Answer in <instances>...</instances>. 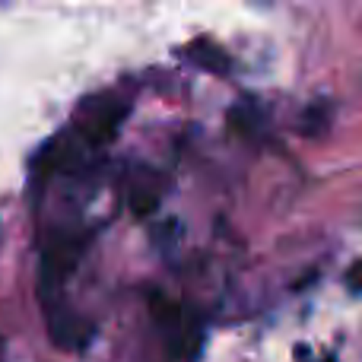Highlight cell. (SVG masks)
Returning <instances> with one entry per match:
<instances>
[{
	"mask_svg": "<svg viewBox=\"0 0 362 362\" xmlns=\"http://www.w3.org/2000/svg\"><path fill=\"white\" fill-rule=\"evenodd\" d=\"M83 251H86V235L74 229H57L42 248V267H38V296L45 305L61 299V289L67 276L76 270Z\"/></svg>",
	"mask_w": 362,
	"mask_h": 362,
	"instance_id": "cell-1",
	"label": "cell"
},
{
	"mask_svg": "<svg viewBox=\"0 0 362 362\" xmlns=\"http://www.w3.org/2000/svg\"><path fill=\"white\" fill-rule=\"evenodd\" d=\"M153 318H156L172 356L187 359V362L197 359L200 346H204V331H200L197 315L187 312L178 302H169V299H163V296H156V299H153Z\"/></svg>",
	"mask_w": 362,
	"mask_h": 362,
	"instance_id": "cell-2",
	"label": "cell"
},
{
	"mask_svg": "<svg viewBox=\"0 0 362 362\" xmlns=\"http://www.w3.org/2000/svg\"><path fill=\"white\" fill-rule=\"evenodd\" d=\"M127 108L121 102H112V99H102V102H93V105L83 112L80 118V140L86 146H105L118 137V127L124 121Z\"/></svg>",
	"mask_w": 362,
	"mask_h": 362,
	"instance_id": "cell-3",
	"label": "cell"
},
{
	"mask_svg": "<svg viewBox=\"0 0 362 362\" xmlns=\"http://www.w3.org/2000/svg\"><path fill=\"white\" fill-rule=\"evenodd\" d=\"M45 315H48L51 344L61 346V350H86V344L93 340V325H89L86 318L70 312L61 299L45 305Z\"/></svg>",
	"mask_w": 362,
	"mask_h": 362,
	"instance_id": "cell-4",
	"label": "cell"
},
{
	"mask_svg": "<svg viewBox=\"0 0 362 362\" xmlns=\"http://www.w3.org/2000/svg\"><path fill=\"white\" fill-rule=\"evenodd\" d=\"M185 54L191 57L197 67H206L210 74H229V57H226V51H219L216 45L194 42L191 48H185Z\"/></svg>",
	"mask_w": 362,
	"mask_h": 362,
	"instance_id": "cell-5",
	"label": "cell"
},
{
	"mask_svg": "<svg viewBox=\"0 0 362 362\" xmlns=\"http://www.w3.org/2000/svg\"><path fill=\"white\" fill-rule=\"evenodd\" d=\"M127 200H131V210L137 213V216H150L159 206V191L150 181H137V185L127 191Z\"/></svg>",
	"mask_w": 362,
	"mask_h": 362,
	"instance_id": "cell-6",
	"label": "cell"
},
{
	"mask_svg": "<svg viewBox=\"0 0 362 362\" xmlns=\"http://www.w3.org/2000/svg\"><path fill=\"white\" fill-rule=\"evenodd\" d=\"M331 124V112H327V105H312L305 115H302V134H308V137H318V134H325V127Z\"/></svg>",
	"mask_w": 362,
	"mask_h": 362,
	"instance_id": "cell-7",
	"label": "cell"
},
{
	"mask_svg": "<svg viewBox=\"0 0 362 362\" xmlns=\"http://www.w3.org/2000/svg\"><path fill=\"white\" fill-rule=\"evenodd\" d=\"M346 289H350L353 296H362V261H356L346 270Z\"/></svg>",
	"mask_w": 362,
	"mask_h": 362,
	"instance_id": "cell-8",
	"label": "cell"
},
{
	"mask_svg": "<svg viewBox=\"0 0 362 362\" xmlns=\"http://www.w3.org/2000/svg\"><path fill=\"white\" fill-rule=\"evenodd\" d=\"M321 362H337V359H334V356H325V359H321Z\"/></svg>",
	"mask_w": 362,
	"mask_h": 362,
	"instance_id": "cell-9",
	"label": "cell"
}]
</instances>
